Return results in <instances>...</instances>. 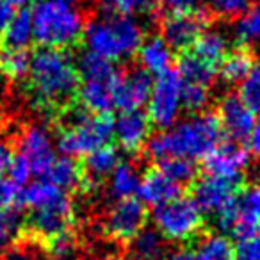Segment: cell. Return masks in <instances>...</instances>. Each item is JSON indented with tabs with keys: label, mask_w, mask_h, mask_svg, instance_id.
Returning <instances> with one entry per match:
<instances>
[{
	"label": "cell",
	"mask_w": 260,
	"mask_h": 260,
	"mask_svg": "<svg viewBox=\"0 0 260 260\" xmlns=\"http://www.w3.org/2000/svg\"><path fill=\"white\" fill-rule=\"evenodd\" d=\"M64 191L57 189L54 184L47 180V178H40V180L32 182V184H27L23 191H20L18 202L22 205L29 207V209H40V207L50 203L52 200H55L59 194H62Z\"/></svg>",
	"instance_id": "cell-33"
},
{
	"label": "cell",
	"mask_w": 260,
	"mask_h": 260,
	"mask_svg": "<svg viewBox=\"0 0 260 260\" xmlns=\"http://www.w3.org/2000/svg\"><path fill=\"white\" fill-rule=\"evenodd\" d=\"M43 178H47L50 184L64 192L77 191V189L86 187V178H84L82 162H79L73 157H61L55 159L52 168Z\"/></svg>",
	"instance_id": "cell-21"
},
{
	"label": "cell",
	"mask_w": 260,
	"mask_h": 260,
	"mask_svg": "<svg viewBox=\"0 0 260 260\" xmlns=\"http://www.w3.org/2000/svg\"><path fill=\"white\" fill-rule=\"evenodd\" d=\"M8 173H9V180L20 187V185H27L30 175H32V170H30V166H29V162H27L25 157H22L20 153H16L15 159H13V162H11V166H9Z\"/></svg>",
	"instance_id": "cell-40"
},
{
	"label": "cell",
	"mask_w": 260,
	"mask_h": 260,
	"mask_svg": "<svg viewBox=\"0 0 260 260\" xmlns=\"http://www.w3.org/2000/svg\"><path fill=\"white\" fill-rule=\"evenodd\" d=\"M130 260H166L164 237L157 230H143L128 242Z\"/></svg>",
	"instance_id": "cell-26"
},
{
	"label": "cell",
	"mask_w": 260,
	"mask_h": 260,
	"mask_svg": "<svg viewBox=\"0 0 260 260\" xmlns=\"http://www.w3.org/2000/svg\"><path fill=\"white\" fill-rule=\"evenodd\" d=\"M75 221V209L66 192L59 194L50 203L34 209L27 219L25 237L40 242L41 246H47L59 235L72 230Z\"/></svg>",
	"instance_id": "cell-7"
},
{
	"label": "cell",
	"mask_w": 260,
	"mask_h": 260,
	"mask_svg": "<svg viewBox=\"0 0 260 260\" xmlns=\"http://www.w3.org/2000/svg\"><path fill=\"white\" fill-rule=\"evenodd\" d=\"M212 15L221 18H239L251 6L249 0H203Z\"/></svg>",
	"instance_id": "cell-39"
},
{
	"label": "cell",
	"mask_w": 260,
	"mask_h": 260,
	"mask_svg": "<svg viewBox=\"0 0 260 260\" xmlns=\"http://www.w3.org/2000/svg\"><path fill=\"white\" fill-rule=\"evenodd\" d=\"M20 155L25 157L34 175L43 178L55 162V150L48 132L40 125H29L20 132Z\"/></svg>",
	"instance_id": "cell-12"
},
{
	"label": "cell",
	"mask_w": 260,
	"mask_h": 260,
	"mask_svg": "<svg viewBox=\"0 0 260 260\" xmlns=\"http://www.w3.org/2000/svg\"><path fill=\"white\" fill-rule=\"evenodd\" d=\"M239 96L253 112H260V62H255L251 72L241 82Z\"/></svg>",
	"instance_id": "cell-36"
},
{
	"label": "cell",
	"mask_w": 260,
	"mask_h": 260,
	"mask_svg": "<svg viewBox=\"0 0 260 260\" xmlns=\"http://www.w3.org/2000/svg\"><path fill=\"white\" fill-rule=\"evenodd\" d=\"M196 2L198 0H160V4L168 8L171 13H184L196 9Z\"/></svg>",
	"instance_id": "cell-45"
},
{
	"label": "cell",
	"mask_w": 260,
	"mask_h": 260,
	"mask_svg": "<svg viewBox=\"0 0 260 260\" xmlns=\"http://www.w3.org/2000/svg\"><path fill=\"white\" fill-rule=\"evenodd\" d=\"M192 54L209 64L217 66L228 54V40L217 30H205L192 45Z\"/></svg>",
	"instance_id": "cell-29"
},
{
	"label": "cell",
	"mask_w": 260,
	"mask_h": 260,
	"mask_svg": "<svg viewBox=\"0 0 260 260\" xmlns=\"http://www.w3.org/2000/svg\"><path fill=\"white\" fill-rule=\"evenodd\" d=\"M9 2H11L15 8H23V6H25L29 0H9Z\"/></svg>",
	"instance_id": "cell-48"
},
{
	"label": "cell",
	"mask_w": 260,
	"mask_h": 260,
	"mask_svg": "<svg viewBox=\"0 0 260 260\" xmlns=\"http://www.w3.org/2000/svg\"><path fill=\"white\" fill-rule=\"evenodd\" d=\"M118 77L80 80L77 104H80V107L89 114H109L114 107V87Z\"/></svg>",
	"instance_id": "cell-17"
},
{
	"label": "cell",
	"mask_w": 260,
	"mask_h": 260,
	"mask_svg": "<svg viewBox=\"0 0 260 260\" xmlns=\"http://www.w3.org/2000/svg\"><path fill=\"white\" fill-rule=\"evenodd\" d=\"M210 100V87L198 84H184L182 87V107L191 112H200Z\"/></svg>",
	"instance_id": "cell-38"
},
{
	"label": "cell",
	"mask_w": 260,
	"mask_h": 260,
	"mask_svg": "<svg viewBox=\"0 0 260 260\" xmlns=\"http://www.w3.org/2000/svg\"><path fill=\"white\" fill-rule=\"evenodd\" d=\"M235 38L241 47L260 45V2L251 4L235 23Z\"/></svg>",
	"instance_id": "cell-32"
},
{
	"label": "cell",
	"mask_w": 260,
	"mask_h": 260,
	"mask_svg": "<svg viewBox=\"0 0 260 260\" xmlns=\"http://www.w3.org/2000/svg\"><path fill=\"white\" fill-rule=\"evenodd\" d=\"M223 128L216 112H198L191 118L152 136L145 146L146 157L157 164L173 157L205 159L221 143Z\"/></svg>",
	"instance_id": "cell-2"
},
{
	"label": "cell",
	"mask_w": 260,
	"mask_h": 260,
	"mask_svg": "<svg viewBox=\"0 0 260 260\" xmlns=\"http://www.w3.org/2000/svg\"><path fill=\"white\" fill-rule=\"evenodd\" d=\"M15 150H13V145L8 138L0 136V177L9 171V166H11L13 159H15Z\"/></svg>",
	"instance_id": "cell-43"
},
{
	"label": "cell",
	"mask_w": 260,
	"mask_h": 260,
	"mask_svg": "<svg viewBox=\"0 0 260 260\" xmlns=\"http://www.w3.org/2000/svg\"><path fill=\"white\" fill-rule=\"evenodd\" d=\"M118 164H119L118 150L112 145H107L100 150H94L93 153L84 157L82 170H84V178H86L84 191H89V189L96 187L104 178L111 177Z\"/></svg>",
	"instance_id": "cell-20"
},
{
	"label": "cell",
	"mask_w": 260,
	"mask_h": 260,
	"mask_svg": "<svg viewBox=\"0 0 260 260\" xmlns=\"http://www.w3.org/2000/svg\"><path fill=\"white\" fill-rule=\"evenodd\" d=\"M210 23V13L203 9H192L184 13H170L162 18L160 34L168 47L184 54L189 47L196 43Z\"/></svg>",
	"instance_id": "cell-9"
},
{
	"label": "cell",
	"mask_w": 260,
	"mask_h": 260,
	"mask_svg": "<svg viewBox=\"0 0 260 260\" xmlns=\"http://www.w3.org/2000/svg\"><path fill=\"white\" fill-rule=\"evenodd\" d=\"M159 168L166 177H170L177 184H192L198 177V166L192 159H184V157H173L159 162Z\"/></svg>",
	"instance_id": "cell-35"
},
{
	"label": "cell",
	"mask_w": 260,
	"mask_h": 260,
	"mask_svg": "<svg viewBox=\"0 0 260 260\" xmlns=\"http://www.w3.org/2000/svg\"><path fill=\"white\" fill-rule=\"evenodd\" d=\"M182 87L184 82L175 70L157 75L148 100V118L152 125H157L162 130L175 125L182 107Z\"/></svg>",
	"instance_id": "cell-8"
},
{
	"label": "cell",
	"mask_w": 260,
	"mask_h": 260,
	"mask_svg": "<svg viewBox=\"0 0 260 260\" xmlns=\"http://www.w3.org/2000/svg\"><path fill=\"white\" fill-rule=\"evenodd\" d=\"M20 198V189L9 178L0 177V209L13 207Z\"/></svg>",
	"instance_id": "cell-42"
},
{
	"label": "cell",
	"mask_w": 260,
	"mask_h": 260,
	"mask_svg": "<svg viewBox=\"0 0 260 260\" xmlns=\"http://www.w3.org/2000/svg\"><path fill=\"white\" fill-rule=\"evenodd\" d=\"M153 89L150 73L143 68H134L126 73H119L114 87V107L123 111H141L148 104Z\"/></svg>",
	"instance_id": "cell-13"
},
{
	"label": "cell",
	"mask_w": 260,
	"mask_h": 260,
	"mask_svg": "<svg viewBox=\"0 0 260 260\" xmlns=\"http://www.w3.org/2000/svg\"><path fill=\"white\" fill-rule=\"evenodd\" d=\"M182 185L173 182L170 177L162 173L159 168H152L143 175L139 182V200L145 205L160 207L164 203H170L182 196Z\"/></svg>",
	"instance_id": "cell-19"
},
{
	"label": "cell",
	"mask_w": 260,
	"mask_h": 260,
	"mask_svg": "<svg viewBox=\"0 0 260 260\" xmlns=\"http://www.w3.org/2000/svg\"><path fill=\"white\" fill-rule=\"evenodd\" d=\"M84 41L91 54L111 62L134 55L143 45V29L136 20L116 16L91 22L84 29Z\"/></svg>",
	"instance_id": "cell-4"
},
{
	"label": "cell",
	"mask_w": 260,
	"mask_h": 260,
	"mask_svg": "<svg viewBox=\"0 0 260 260\" xmlns=\"http://www.w3.org/2000/svg\"><path fill=\"white\" fill-rule=\"evenodd\" d=\"M242 191V178H221L205 175L191 184L192 200L202 212L217 214L224 207L232 205Z\"/></svg>",
	"instance_id": "cell-11"
},
{
	"label": "cell",
	"mask_w": 260,
	"mask_h": 260,
	"mask_svg": "<svg viewBox=\"0 0 260 260\" xmlns=\"http://www.w3.org/2000/svg\"><path fill=\"white\" fill-rule=\"evenodd\" d=\"M16 16V8L9 2V0H0V36L6 32L9 23Z\"/></svg>",
	"instance_id": "cell-44"
},
{
	"label": "cell",
	"mask_w": 260,
	"mask_h": 260,
	"mask_svg": "<svg viewBox=\"0 0 260 260\" xmlns=\"http://www.w3.org/2000/svg\"><path fill=\"white\" fill-rule=\"evenodd\" d=\"M168 260H196V251L189 244H184L182 248L175 249Z\"/></svg>",
	"instance_id": "cell-47"
},
{
	"label": "cell",
	"mask_w": 260,
	"mask_h": 260,
	"mask_svg": "<svg viewBox=\"0 0 260 260\" xmlns=\"http://www.w3.org/2000/svg\"><path fill=\"white\" fill-rule=\"evenodd\" d=\"M34 38L32 32V16L30 11L27 9H20L6 32L0 36V45H4L8 48H18V50H25L29 47L30 40Z\"/></svg>",
	"instance_id": "cell-28"
},
{
	"label": "cell",
	"mask_w": 260,
	"mask_h": 260,
	"mask_svg": "<svg viewBox=\"0 0 260 260\" xmlns=\"http://www.w3.org/2000/svg\"><path fill=\"white\" fill-rule=\"evenodd\" d=\"M138 54L143 70H146L148 73H155V75L168 72L173 62V50L160 36H152L143 41Z\"/></svg>",
	"instance_id": "cell-22"
},
{
	"label": "cell",
	"mask_w": 260,
	"mask_h": 260,
	"mask_svg": "<svg viewBox=\"0 0 260 260\" xmlns=\"http://www.w3.org/2000/svg\"><path fill=\"white\" fill-rule=\"evenodd\" d=\"M66 2H70V4H73V2H77V0H66Z\"/></svg>",
	"instance_id": "cell-50"
},
{
	"label": "cell",
	"mask_w": 260,
	"mask_h": 260,
	"mask_svg": "<svg viewBox=\"0 0 260 260\" xmlns=\"http://www.w3.org/2000/svg\"><path fill=\"white\" fill-rule=\"evenodd\" d=\"M153 223L166 241L189 242L202 234L205 217L194 200L180 196L173 202L155 207Z\"/></svg>",
	"instance_id": "cell-6"
},
{
	"label": "cell",
	"mask_w": 260,
	"mask_h": 260,
	"mask_svg": "<svg viewBox=\"0 0 260 260\" xmlns=\"http://www.w3.org/2000/svg\"><path fill=\"white\" fill-rule=\"evenodd\" d=\"M0 260H45L43 246L29 237H22L16 244L2 253Z\"/></svg>",
	"instance_id": "cell-37"
},
{
	"label": "cell",
	"mask_w": 260,
	"mask_h": 260,
	"mask_svg": "<svg viewBox=\"0 0 260 260\" xmlns=\"http://www.w3.org/2000/svg\"><path fill=\"white\" fill-rule=\"evenodd\" d=\"M104 260H130V258H126V256H121V255H107Z\"/></svg>",
	"instance_id": "cell-49"
},
{
	"label": "cell",
	"mask_w": 260,
	"mask_h": 260,
	"mask_svg": "<svg viewBox=\"0 0 260 260\" xmlns=\"http://www.w3.org/2000/svg\"><path fill=\"white\" fill-rule=\"evenodd\" d=\"M34 40L40 48L66 50L84 38V18L66 0H40L30 11Z\"/></svg>",
	"instance_id": "cell-3"
},
{
	"label": "cell",
	"mask_w": 260,
	"mask_h": 260,
	"mask_svg": "<svg viewBox=\"0 0 260 260\" xmlns=\"http://www.w3.org/2000/svg\"><path fill=\"white\" fill-rule=\"evenodd\" d=\"M217 118H219L223 134L230 138V141H244L249 138L255 125V112L241 100L239 94H226L219 102L217 107Z\"/></svg>",
	"instance_id": "cell-14"
},
{
	"label": "cell",
	"mask_w": 260,
	"mask_h": 260,
	"mask_svg": "<svg viewBox=\"0 0 260 260\" xmlns=\"http://www.w3.org/2000/svg\"><path fill=\"white\" fill-rule=\"evenodd\" d=\"M59 132L57 148L64 157H86L94 150L111 145L114 139V119L111 114L80 112Z\"/></svg>",
	"instance_id": "cell-5"
},
{
	"label": "cell",
	"mask_w": 260,
	"mask_h": 260,
	"mask_svg": "<svg viewBox=\"0 0 260 260\" xmlns=\"http://www.w3.org/2000/svg\"><path fill=\"white\" fill-rule=\"evenodd\" d=\"M230 234L237 237V241L260 235V182L239 194L237 217Z\"/></svg>",
	"instance_id": "cell-18"
},
{
	"label": "cell",
	"mask_w": 260,
	"mask_h": 260,
	"mask_svg": "<svg viewBox=\"0 0 260 260\" xmlns=\"http://www.w3.org/2000/svg\"><path fill=\"white\" fill-rule=\"evenodd\" d=\"M248 150L235 141H223L203 159L207 175L221 178H242V171L248 166Z\"/></svg>",
	"instance_id": "cell-15"
},
{
	"label": "cell",
	"mask_w": 260,
	"mask_h": 260,
	"mask_svg": "<svg viewBox=\"0 0 260 260\" xmlns=\"http://www.w3.org/2000/svg\"><path fill=\"white\" fill-rule=\"evenodd\" d=\"M98 11L102 20L116 18V16H150L155 13L157 0H98Z\"/></svg>",
	"instance_id": "cell-23"
},
{
	"label": "cell",
	"mask_w": 260,
	"mask_h": 260,
	"mask_svg": "<svg viewBox=\"0 0 260 260\" xmlns=\"http://www.w3.org/2000/svg\"><path fill=\"white\" fill-rule=\"evenodd\" d=\"M80 77L77 62L64 50L38 48L30 55L27 91L30 102L48 116H64L77 104Z\"/></svg>",
	"instance_id": "cell-1"
},
{
	"label": "cell",
	"mask_w": 260,
	"mask_h": 260,
	"mask_svg": "<svg viewBox=\"0 0 260 260\" xmlns=\"http://www.w3.org/2000/svg\"><path fill=\"white\" fill-rule=\"evenodd\" d=\"M25 235V224L18 207L0 209V253H4Z\"/></svg>",
	"instance_id": "cell-30"
},
{
	"label": "cell",
	"mask_w": 260,
	"mask_h": 260,
	"mask_svg": "<svg viewBox=\"0 0 260 260\" xmlns=\"http://www.w3.org/2000/svg\"><path fill=\"white\" fill-rule=\"evenodd\" d=\"M237 260H260V235L241 239L235 246Z\"/></svg>",
	"instance_id": "cell-41"
},
{
	"label": "cell",
	"mask_w": 260,
	"mask_h": 260,
	"mask_svg": "<svg viewBox=\"0 0 260 260\" xmlns=\"http://www.w3.org/2000/svg\"><path fill=\"white\" fill-rule=\"evenodd\" d=\"M30 68V55L27 50L8 48L0 45V77L9 80H20L27 77Z\"/></svg>",
	"instance_id": "cell-31"
},
{
	"label": "cell",
	"mask_w": 260,
	"mask_h": 260,
	"mask_svg": "<svg viewBox=\"0 0 260 260\" xmlns=\"http://www.w3.org/2000/svg\"><path fill=\"white\" fill-rule=\"evenodd\" d=\"M196 260H237L235 246L224 235H207L196 251Z\"/></svg>",
	"instance_id": "cell-34"
},
{
	"label": "cell",
	"mask_w": 260,
	"mask_h": 260,
	"mask_svg": "<svg viewBox=\"0 0 260 260\" xmlns=\"http://www.w3.org/2000/svg\"><path fill=\"white\" fill-rule=\"evenodd\" d=\"M152 121L143 111H123L114 119V139L125 152L136 153L146 146Z\"/></svg>",
	"instance_id": "cell-16"
},
{
	"label": "cell",
	"mask_w": 260,
	"mask_h": 260,
	"mask_svg": "<svg viewBox=\"0 0 260 260\" xmlns=\"http://www.w3.org/2000/svg\"><path fill=\"white\" fill-rule=\"evenodd\" d=\"M177 72L184 84H198V86L210 87V84L216 79V66L196 57L192 52H184L178 57Z\"/></svg>",
	"instance_id": "cell-24"
},
{
	"label": "cell",
	"mask_w": 260,
	"mask_h": 260,
	"mask_svg": "<svg viewBox=\"0 0 260 260\" xmlns=\"http://www.w3.org/2000/svg\"><path fill=\"white\" fill-rule=\"evenodd\" d=\"M148 212L139 198L118 200L109 209L104 221V232L116 242H130L145 230Z\"/></svg>",
	"instance_id": "cell-10"
},
{
	"label": "cell",
	"mask_w": 260,
	"mask_h": 260,
	"mask_svg": "<svg viewBox=\"0 0 260 260\" xmlns=\"http://www.w3.org/2000/svg\"><path fill=\"white\" fill-rule=\"evenodd\" d=\"M248 146H249V150H251V153L260 157V112L255 118V125H253L251 134H249V138H248Z\"/></svg>",
	"instance_id": "cell-46"
},
{
	"label": "cell",
	"mask_w": 260,
	"mask_h": 260,
	"mask_svg": "<svg viewBox=\"0 0 260 260\" xmlns=\"http://www.w3.org/2000/svg\"><path fill=\"white\" fill-rule=\"evenodd\" d=\"M255 66V55L249 48L239 47L228 52L219 64V75L226 84H237L246 79Z\"/></svg>",
	"instance_id": "cell-25"
},
{
	"label": "cell",
	"mask_w": 260,
	"mask_h": 260,
	"mask_svg": "<svg viewBox=\"0 0 260 260\" xmlns=\"http://www.w3.org/2000/svg\"><path fill=\"white\" fill-rule=\"evenodd\" d=\"M111 180H109V194L116 200L134 198V194L139 191V173L138 168L130 162H119L116 170L112 171Z\"/></svg>",
	"instance_id": "cell-27"
}]
</instances>
